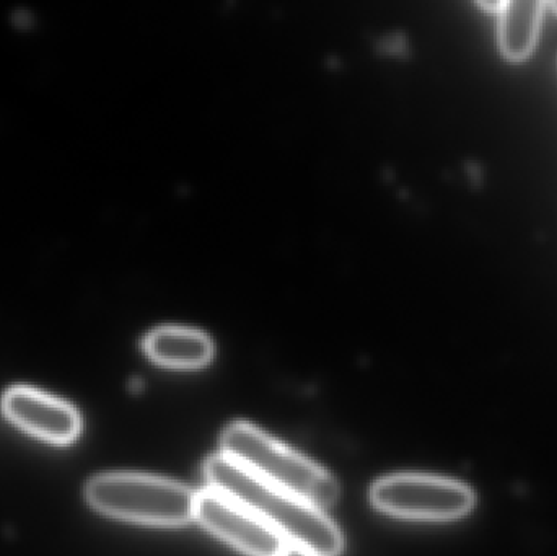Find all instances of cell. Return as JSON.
<instances>
[{"mask_svg":"<svg viewBox=\"0 0 557 556\" xmlns=\"http://www.w3.org/2000/svg\"><path fill=\"white\" fill-rule=\"evenodd\" d=\"M205 475L211 489L250 509L285 542L317 556H337L343 552V534L317 506L257 479L224 454L208 459Z\"/></svg>","mask_w":557,"mask_h":556,"instance_id":"obj_1","label":"cell"},{"mask_svg":"<svg viewBox=\"0 0 557 556\" xmlns=\"http://www.w3.org/2000/svg\"><path fill=\"white\" fill-rule=\"evenodd\" d=\"M222 450L251 475L317 508L333 505L339 496V486L331 473L251 424L227 428Z\"/></svg>","mask_w":557,"mask_h":556,"instance_id":"obj_2","label":"cell"},{"mask_svg":"<svg viewBox=\"0 0 557 556\" xmlns=\"http://www.w3.org/2000/svg\"><path fill=\"white\" fill-rule=\"evenodd\" d=\"M97 511L123 521L176 528L196 519V493L182 483L137 473H107L87 485Z\"/></svg>","mask_w":557,"mask_h":556,"instance_id":"obj_3","label":"cell"},{"mask_svg":"<svg viewBox=\"0 0 557 556\" xmlns=\"http://www.w3.org/2000/svg\"><path fill=\"white\" fill-rule=\"evenodd\" d=\"M370 498L386 515L419 521H455L476 505L470 486L429 475L386 477L372 486Z\"/></svg>","mask_w":557,"mask_h":556,"instance_id":"obj_4","label":"cell"},{"mask_svg":"<svg viewBox=\"0 0 557 556\" xmlns=\"http://www.w3.org/2000/svg\"><path fill=\"white\" fill-rule=\"evenodd\" d=\"M196 519L248 556H281L287 544L263 519L214 489L196 493Z\"/></svg>","mask_w":557,"mask_h":556,"instance_id":"obj_5","label":"cell"},{"mask_svg":"<svg viewBox=\"0 0 557 556\" xmlns=\"http://www.w3.org/2000/svg\"><path fill=\"white\" fill-rule=\"evenodd\" d=\"M2 410L12 423L46 443H74L82 430L78 411L67 401L29 387H13L3 395Z\"/></svg>","mask_w":557,"mask_h":556,"instance_id":"obj_6","label":"cell"},{"mask_svg":"<svg viewBox=\"0 0 557 556\" xmlns=\"http://www.w3.org/2000/svg\"><path fill=\"white\" fill-rule=\"evenodd\" d=\"M147 356L157 365L172 369H198L214 355L212 339L201 330L160 326L144 339Z\"/></svg>","mask_w":557,"mask_h":556,"instance_id":"obj_7","label":"cell"},{"mask_svg":"<svg viewBox=\"0 0 557 556\" xmlns=\"http://www.w3.org/2000/svg\"><path fill=\"white\" fill-rule=\"evenodd\" d=\"M545 2L509 0L499 13V46L504 58L523 61L532 54L542 26Z\"/></svg>","mask_w":557,"mask_h":556,"instance_id":"obj_8","label":"cell"},{"mask_svg":"<svg viewBox=\"0 0 557 556\" xmlns=\"http://www.w3.org/2000/svg\"><path fill=\"white\" fill-rule=\"evenodd\" d=\"M281 556H317L314 554H311L310 551H307V548L300 547V545L290 544V542H287L285 544L284 551H282Z\"/></svg>","mask_w":557,"mask_h":556,"instance_id":"obj_9","label":"cell"},{"mask_svg":"<svg viewBox=\"0 0 557 556\" xmlns=\"http://www.w3.org/2000/svg\"><path fill=\"white\" fill-rule=\"evenodd\" d=\"M478 5L481 7V9L490 10V12H496L500 13V10H503L504 2H494V0H480L478 2Z\"/></svg>","mask_w":557,"mask_h":556,"instance_id":"obj_10","label":"cell"},{"mask_svg":"<svg viewBox=\"0 0 557 556\" xmlns=\"http://www.w3.org/2000/svg\"><path fill=\"white\" fill-rule=\"evenodd\" d=\"M549 7H552L553 10L557 13V0L555 2L549 3Z\"/></svg>","mask_w":557,"mask_h":556,"instance_id":"obj_11","label":"cell"}]
</instances>
